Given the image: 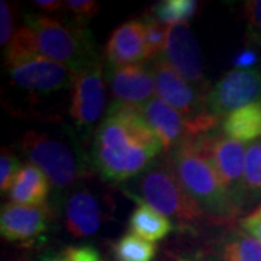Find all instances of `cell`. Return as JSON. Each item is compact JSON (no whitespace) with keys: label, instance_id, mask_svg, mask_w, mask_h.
<instances>
[{"label":"cell","instance_id":"31","mask_svg":"<svg viewBox=\"0 0 261 261\" xmlns=\"http://www.w3.org/2000/svg\"><path fill=\"white\" fill-rule=\"evenodd\" d=\"M257 61H258L257 53L252 49H245L235 57L233 64L237 65V70H251V67L257 64Z\"/></svg>","mask_w":261,"mask_h":261},{"label":"cell","instance_id":"14","mask_svg":"<svg viewBox=\"0 0 261 261\" xmlns=\"http://www.w3.org/2000/svg\"><path fill=\"white\" fill-rule=\"evenodd\" d=\"M108 80L115 103L140 108L154 99L155 83L149 67L142 64L111 67Z\"/></svg>","mask_w":261,"mask_h":261},{"label":"cell","instance_id":"7","mask_svg":"<svg viewBox=\"0 0 261 261\" xmlns=\"http://www.w3.org/2000/svg\"><path fill=\"white\" fill-rule=\"evenodd\" d=\"M10 84L28 97H49L71 90L74 71L39 54L5 56Z\"/></svg>","mask_w":261,"mask_h":261},{"label":"cell","instance_id":"34","mask_svg":"<svg viewBox=\"0 0 261 261\" xmlns=\"http://www.w3.org/2000/svg\"><path fill=\"white\" fill-rule=\"evenodd\" d=\"M2 261H27L22 257H6V258H2Z\"/></svg>","mask_w":261,"mask_h":261},{"label":"cell","instance_id":"32","mask_svg":"<svg viewBox=\"0 0 261 261\" xmlns=\"http://www.w3.org/2000/svg\"><path fill=\"white\" fill-rule=\"evenodd\" d=\"M34 5L39 9L48 10V12L64 9V2H58V0H35Z\"/></svg>","mask_w":261,"mask_h":261},{"label":"cell","instance_id":"18","mask_svg":"<svg viewBox=\"0 0 261 261\" xmlns=\"http://www.w3.org/2000/svg\"><path fill=\"white\" fill-rule=\"evenodd\" d=\"M215 261H261V243L243 229L222 235L214 250Z\"/></svg>","mask_w":261,"mask_h":261},{"label":"cell","instance_id":"4","mask_svg":"<svg viewBox=\"0 0 261 261\" xmlns=\"http://www.w3.org/2000/svg\"><path fill=\"white\" fill-rule=\"evenodd\" d=\"M20 148L29 161L44 171L57 192H64L89 176V164L74 140L58 138L48 132L28 130Z\"/></svg>","mask_w":261,"mask_h":261},{"label":"cell","instance_id":"11","mask_svg":"<svg viewBox=\"0 0 261 261\" xmlns=\"http://www.w3.org/2000/svg\"><path fill=\"white\" fill-rule=\"evenodd\" d=\"M163 58L171 65L187 83L200 93L209 94L207 80L203 73V63L197 39L189 25L168 27V37Z\"/></svg>","mask_w":261,"mask_h":261},{"label":"cell","instance_id":"10","mask_svg":"<svg viewBox=\"0 0 261 261\" xmlns=\"http://www.w3.org/2000/svg\"><path fill=\"white\" fill-rule=\"evenodd\" d=\"M261 97V71L232 70L215 84L207 94L209 112L221 118L235 112Z\"/></svg>","mask_w":261,"mask_h":261},{"label":"cell","instance_id":"12","mask_svg":"<svg viewBox=\"0 0 261 261\" xmlns=\"http://www.w3.org/2000/svg\"><path fill=\"white\" fill-rule=\"evenodd\" d=\"M53 209L48 205L23 206L6 203L0 212V233L9 243L29 245L38 241L49 228Z\"/></svg>","mask_w":261,"mask_h":261},{"label":"cell","instance_id":"35","mask_svg":"<svg viewBox=\"0 0 261 261\" xmlns=\"http://www.w3.org/2000/svg\"><path fill=\"white\" fill-rule=\"evenodd\" d=\"M177 261H195V260H192V258H185V257H180Z\"/></svg>","mask_w":261,"mask_h":261},{"label":"cell","instance_id":"3","mask_svg":"<svg viewBox=\"0 0 261 261\" xmlns=\"http://www.w3.org/2000/svg\"><path fill=\"white\" fill-rule=\"evenodd\" d=\"M25 27L32 32L35 54L67 65L73 71L100 58L92 32L83 25L32 13L25 16Z\"/></svg>","mask_w":261,"mask_h":261},{"label":"cell","instance_id":"19","mask_svg":"<svg viewBox=\"0 0 261 261\" xmlns=\"http://www.w3.org/2000/svg\"><path fill=\"white\" fill-rule=\"evenodd\" d=\"M221 126L224 135L241 142H254L261 138V100L228 113Z\"/></svg>","mask_w":261,"mask_h":261},{"label":"cell","instance_id":"21","mask_svg":"<svg viewBox=\"0 0 261 261\" xmlns=\"http://www.w3.org/2000/svg\"><path fill=\"white\" fill-rule=\"evenodd\" d=\"M199 3L196 0H163L154 5V18L166 27L187 25L197 12Z\"/></svg>","mask_w":261,"mask_h":261},{"label":"cell","instance_id":"20","mask_svg":"<svg viewBox=\"0 0 261 261\" xmlns=\"http://www.w3.org/2000/svg\"><path fill=\"white\" fill-rule=\"evenodd\" d=\"M173 231V224L167 216L157 212L144 202L132 211L129 218V232L138 235L149 243H157Z\"/></svg>","mask_w":261,"mask_h":261},{"label":"cell","instance_id":"8","mask_svg":"<svg viewBox=\"0 0 261 261\" xmlns=\"http://www.w3.org/2000/svg\"><path fill=\"white\" fill-rule=\"evenodd\" d=\"M211 166L215 168L233 203L241 209L244 200V166L245 144L224 134H206L195 140Z\"/></svg>","mask_w":261,"mask_h":261},{"label":"cell","instance_id":"1","mask_svg":"<svg viewBox=\"0 0 261 261\" xmlns=\"http://www.w3.org/2000/svg\"><path fill=\"white\" fill-rule=\"evenodd\" d=\"M161 151L140 109L113 102L94 134L92 164L105 180L122 183L145 173Z\"/></svg>","mask_w":261,"mask_h":261},{"label":"cell","instance_id":"27","mask_svg":"<svg viewBox=\"0 0 261 261\" xmlns=\"http://www.w3.org/2000/svg\"><path fill=\"white\" fill-rule=\"evenodd\" d=\"M99 3L93 0H67L64 2V9L71 15V22L86 27L89 20L96 16L99 12Z\"/></svg>","mask_w":261,"mask_h":261},{"label":"cell","instance_id":"2","mask_svg":"<svg viewBox=\"0 0 261 261\" xmlns=\"http://www.w3.org/2000/svg\"><path fill=\"white\" fill-rule=\"evenodd\" d=\"M171 163L183 187L206 216L218 224L232 222L240 209L195 140L178 145L171 152Z\"/></svg>","mask_w":261,"mask_h":261},{"label":"cell","instance_id":"28","mask_svg":"<svg viewBox=\"0 0 261 261\" xmlns=\"http://www.w3.org/2000/svg\"><path fill=\"white\" fill-rule=\"evenodd\" d=\"M64 261H105L92 245H70L60 251Z\"/></svg>","mask_w":261,"mask_h":261},{"label":"cell","instance_id":"6","mask_svg":"<svg viewBox=\"0 0 261 261\" xmlns=\"http://www.w3.org/2000/svg\"><path fill=\"white\" fill-rule=\"evenodd\" d=\"M149 68L159 99L181 113L187 121L193 122L202 135L211 134L221 118L209 112L207 96L187 83L161 56L152 60Z\"/></svg>","mask_w":261,"mask_h":261},{"label":"cell","instance_id":"22","mask_svg":"<svg viewBox=\"0 0 261 261\" xmlns=\"http://www.w3.org/2000/svg\"><path fill=\"white\" fill-rule=\"evenodd\" d=\"M155 245L135 233L128 232L113 244L115 261H152Z\"/></svg>","mask_w":261,"mask_h":261},{"label":"cell","instance_id":"24","mask_svg":"<svg viewBox=\"0 0 261 261\" xmlns=\"http://www.w3.org/2000/svg\"><path fill=\"white\" fill-rule=\"evenodd\" d=\"M144 22V34H145V41H147V47H148L149 58H157L163 56L166 42L168 37V27L163 25L160 20L147 15L142 19Z\"/></svg>","mask_w":261,"mask_h":261},{"label":"cell","instance_id":"16","mask_svg":"<svg viewBox=\"0 0 261 261\" xmlns=\"http://www.w3.org/2000/svg\"><path fill=\"white\" fill-rule=\"evenodd\" d=\"M105 212L99 197L89 189L70 193L64 205V224L74 238L92 237L102 228Z\"/></svg>","mask_w":261,"mask_h":261},{"label":"cell","instance_id":"5","mask_svg":"<svg viewBox=\"0 0 261 261\" xmlns=\"http://www.w3.org/2000/svg\"><path fill=\"white\" fill-rule=\"evenodd\" d=\"M140 193L142 202L167 218L193 224L205 218V212L195 202L177 177L171 159L154 163L141 176Z\"/></svg>","mask_w":261,"mask_h":261},{"label":"cell","instance_id":"26","mask_svg":"<svg viewBox=\"0 0 261 261\" xmlns=\"http://www.w3.org/2000/svg\"><path fill=\"white\" fill-rule=\"evenodd\" d=\"M244 18L247 22L248 42L255 47H261V0L244 3Z\"/></svg>","mask_w":261,"mask_h":261},{"label":"cell","instance_id":"33","mask_svg":"<svg viewBox=\"0 0 261 261\" xmlns=\"http://www.w3.org/2000/svg\"><path fill=\"white\" fill-rule=\"evenodd\" d=\"M35 261H64V260H63V257L60 255V252L45 251V252H42L41 255H38V258Z\"/></svg>","mask_w":261,"mask_h":261},{"label":"cell","instance_id":"23","mask_svg":"<svg viewBox=\"0 0 261 261\" xmlns=\"http://www.w3.org/2000/svg\"><path fill=\"white\" fill-rule=\"evenodd\" d=\"M261 196V140L251 142L245 152L244 166V200Z\"/></svg>","mask_w":261,"mask_h":261},{"label":"cell","instance_id":"15","mask_svg":"<svg viewBox=\"0 0 261 261\" xmlns=\"http://www.w3.org/2000/svg\"><path fill=\"white\" fill-rule=\"evenodd\" d=\"M105 56L112 68L141 64L149 60L142 19H130L115 29L108 39Z\"/></svg>","mask_w":261,"mask_h":261},{"label":"cell","instance_id":"30","mask_svg":"<svg viewBox=\"0 0 261 261\" xmlns=\"http://www.w3.org/2000/svg\"><path fill=\"white\" fill-rule=\"evenodd\" d=\"M241 229L257 238L261 243V206L254 212L248 215L247 218L241 219Z\"/></svg>","mask_w":261,"mask_h":261},{"label":"cell","instance_id":"9","mask_svg":"<svg viewBox=\"0 0 261 261\" xmlns=\"http://www.w3.org/2000/svg\"><path fill=\"white\" fill-rule=\"evenodd\" d=\"M70 94L68 112L75 128L89 134L106 109V86L100 58L74 71Z\"/></svg>","mask_w":261,"mask_h":261},{"label":"cell","instance_id":"17","mask_svg":"<svg viewBox=\"0 0 261 261\" xmlns=\"http://www.w3.org/2000/svg\"><path fill=\"white\" fill-rule=\"evenodd\" d=\"M51 183L42 170L32 164H23L15 183L9 190L10 203L23 206H44L48 205Z\"/></svg>","mask_w":261,"mask_h":261},{"label":"cell","instance_id":"25","mask_svg":"<svg viewBox=\"0 0 261 261\" xmlns=\"http://www.w3.org/2000/svg\"><path fill=\"white\" fill-rule=\"evenodd\" d=\"M22 166L23 164H20L19 159L13 152H10L9 149L6 148L2 149V155H0V190H2V195H5L6 192L9 193Z\"/></svg>","mask_w":261,"mask_h":261},{"label":"cell","instance_id":"13","mask_svg":"<svg viewBox=\"0 0 261 261\" xmlns=\"http://www.w3.org/2000/svg\"><path fill=\"white\" fill-rule=\"evenodd\" d=\"M138 109L151 129L155 132L164 152H173L183 142L203 137L193 122L187 121L181 113L161 99L154 97Z\"/></svg>","mask_w":261,"mask_h":261},{"label":"cell","instance_id":"29","mask_svg":"<svg viewBox=\"0 0 261 261\" xmlns=\"http://www.w3.org/2000/svg\"><path fill=\"white\" fill-rule=\"evenodd\" d=\"M13 12L6 0L0 2V44L8 47L13 39Z\"/></svg>","mask_w":261,"mask_h":261}]
</instances>
